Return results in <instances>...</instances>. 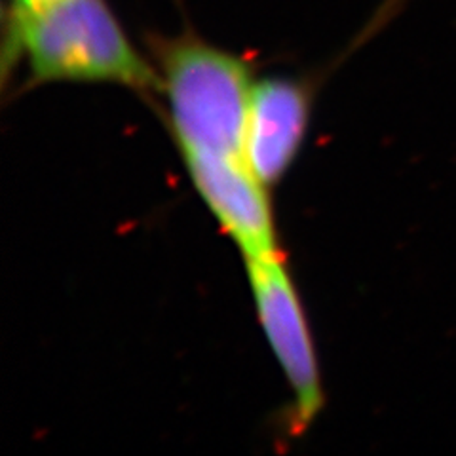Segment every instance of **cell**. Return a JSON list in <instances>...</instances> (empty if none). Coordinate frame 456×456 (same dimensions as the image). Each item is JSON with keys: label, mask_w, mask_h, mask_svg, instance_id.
Segmentation results:
<instances>
[{"label": "cell", "mask_w": 456, "mask_h": 456, "mask_svg": "<svg viewBox=\"0 0 456 456\" xmlns=\"http://www.w3.org/2000/svg\"><path fill=\"white\" fill-rule=\"evenodd\" d=\"M4 65L23 63L27 84H117L160 94L162 78L142 55L107 0H52L4 12Z\"/></svg>", "instance_id": "6da1fadb"}, {"label": "cell", "mask_w": 456, "mask_h": 456, "mask_svg": "<svg viewBox=\"0 0 456 456\" xmlns=\"http://www.w3.org/2000/svg\"><path fill=\"white\" fill-rule=\"evenodd\" d=\"M162 78L169 130L183 159H246L253 67L192 31L149 37Z\"/></svg>", "instance_id": "7a4b0ae2"}, {"label": "cell", "mask_w": 456, "mask_h": 456, "mask_svg": "<svg viewBox=\"0 0 456 456\" xmlns=\"http://www.w3.org/2000/svg\"><path fill=\"white\" fill-rule=\"evenodd\" d=\"M246 266L256 316L293 394V428L303 432L323 407V387L301 297L281 253Z\"/></svg>", "instance_id": "3957f363"}, {"label": "cell", "mask_w": 456, "mask_h": 456, "mask_svg": "<svg viewBox=\"0 0 456 456\" xmlns=\"http://www.w3.org/2000/svg\"><path fill=\"white\" fill-rule=\"evenodd\" d=\"M200 198L248 261L280 255L274 209L268 187L248 159H183Z\"/></svg>", "instance_id": "277c9868"}, {"label": "cell", "mask_w": 456, "mask_h": 456, "mask_svg": "<svg viewBox=\"0 0 456 456\" xmlns=\"http://www.w3.org/2000/svg\"><path fill=\"white\" fill-rule=\"evenodd\" d=\"M310 90L303 80L270 77L255 82L246 127V159L266 187L293 166L306 137Z\"/></svg>", "instance_id": "5b68a950"}, {"label": "cell", "mask_w": 456, "mask_h": 456, "mask_svg": "<svg viewBox=\"0 0 456 456\" xmlns=\"http://www.w3.org/2000/svg\"><path fill=\"white\" fill-rule=\"evenodd\" d=\"M52 0H8L6 3V12H25V10H33L42 4H48Z\"/></svg>", "instance_id": "8992f818"}]
</instances>
